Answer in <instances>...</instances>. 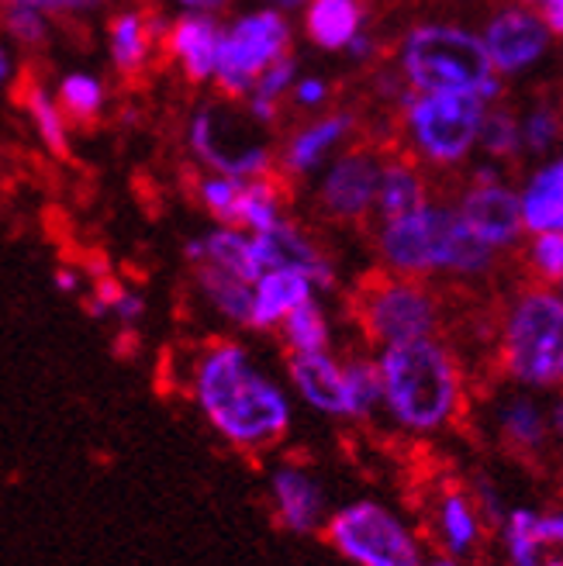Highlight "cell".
<instances>
[{
    "mask_svg": "<svg viewBox=\"0 0 563 566\" xmlns=\"http://www.w3.org/2000/svg\"><path fill=\"white\" fill-rule=\"evenodd\" d=\"M194 398L239 449H267L291 429V398L239 343H218L194 366Z\"/></svg>",
    "mask_w": 563,
    "mask_h": 566,
    "instance_id": "cell-1",
    "label": "cell"
},
{
    "mask_svg": "<svg viewBox=\"0 0 563 566\" xmlns=\"http://www.w3.org/2000/svg\"><path fill=\"white\" fill-rule=\"evenodd\" d=\"M380 405L411 432H436L460 408V366L432 335L380 349Z\"/></svg>",
    "mask_w": 563,
    "mask_h": 566,
    "instance_id": "cell-2",
    "label": "cell"
},
{
    "mask_svg": "<svg viewBox=\"0 0 563 566\" xmlns=\"http://www.w3.org/2000/svg\"><path fill=\"white\" fill-rule=\"evenodd\" d=\"M377 249L390 273L415 280L429 273L481 276L494 266V249L467 229L460 211L429 201L402 218L380 221Z\"/></svg>",
    "mask_w": 563,
    "mask_h": 566,
    "instance_id": "cell-3",
    "label": "cell"
},
{
    "mask_svg": "<svg viewBox=\"0 0 563 566\" xmlns=\"http://www.w3.org/2000/svg\"><path fill=\"white\" fill-rule=\"evenodd\" d=\"M411 91H477L494 76L481 35L460 24H418L398 49Z\"/></svg>",
    "mask_w": 563,
    "mask_h": 566,
    "instance_id": "cell-4",
    "label": "cell"
},
{
    "mask_svg": "<svg viewBox=\"0 0 563 566\" xmlns=\"http://www.w3.org/2000/svg\"><path fill=\"white\" fill-rule=\"evenodd\" d=\"M504 370L525 387L563 377V301L550 287L525 291L504 322Z\"/></svg>",
    "mask_w": 563,
    "mask_h": 566,
    "instance_id": "cell-5",
    "label": "cell"
},
{
    "mask_svg": "<svg viewBox=\"0 0 563 566\" xmlns=\"http://www.w3.org/2000/svg\"><path fill=\"white\" fill-rule=\"evenodd\" d=\"M405 125L411 149L432 166H457L477 146L484 101L473 91H405Z\"/></svg>",
    "mask_w": 563,
    "mask_h": 566,
    "instance_id": "cell-6",
    "label": "cell"
},
{
    "mask_svg": "<svg viewBox=\"0 0 563 566\" xmlns=\"http://www.w3.org/2000/svg\"><path fill=\"white\" fill-rule=\"evenodd\" d=\"M187 138L194 156L225 177H267L273 166V153L257 132V122L232 104L197 107Z\"/></svg>",
    "mask_w": 563,
    "mask_h": 566,
    "instance_id": "cell-7",
    "label": "cell"
},
{
    "mask_svg": "<svg viewBox=\"0 0 563 566\" xmlns=\"http://www.w3.org/2000/svg\"><path fill=\"white\" fill-rule=\"evenodd\" d=\"M291 52V21L277 8L249 11L229 28H221L218 63H215V83L225 97H246L252 80H257L273 60Z\"/></svg>",
    "mask_w": 563,
    "mask_h": 566,
    "instance_id": "cell-8",
    "label": "cell"
},
{
    "mask_svg": "<svg viewBox=\"0 0 563 566\" xmlns=\"http://www.w3.org/2000/svg\"><path fill=\"white\" fill-rule=\"evenodd\" d=\"M359 318L363 328L380 346L426 338L439 328V304L415 276H374L359 291Z\"/></svg>",
    "mask_w": 563,
    "mask_h": 566,
    "instance_id": "cell-9",
    "label": "cell"
},
{
    "mask_svg": "<svg viewBox=\"0 0 563 566\" xmlns=\"http://www.w3.org/2000/svg\"><path fill=\"white\" fill-rule=\"evenodd\" d=\"M329 543L356 566H421L415 535L374 501H356L325 525Z\"/></svg>",
    "mask_w": 563,
    "mask_h": 566,
    "instance_id": "cell-10",
    "label": "cell"
},
{
    "mask_svg": "<svg viewBox=\"0 0 563 566\" xmlns=\"http://www.w3.org/2000/svg\"><path fill=\"white\" fill-rule=\"evenodd\" d=\"M550 42L553 32L546 28V21L540 18V11L529 8H504L491 14L481 35V45L498 76H519L540 66L550 52Z\"/></svg>",
    "mask_w": 563,
    "mask_h": 566,
    "instance_id": "cell-11",
    "label": "cell"
},
{
    "mask_svg": "<svg viewBox=\"0 0 563 566\" xmlns=\"http://www.w3.org/2000/svg\"><path fill=\"white\" fill-rule=\"evenodd\" d=\"M380 159L367 149H353L335 159L319 187V208L335 221H359L374 211Z\"/></svg>",
    "mask_w": 563,
    "mask_h": 566,
    "instance_id": "cell-12",
    "label": "cell"
},
{
    "mask_svg": "<svg viewBox=\"0 0 563 566\" xmlns=\"http://www.w3.org/2000/svg\"><path fill=\"white\" fill-rule=\"evenodd\" d=\"M457 211L467 221V229L484 245H491L494 252L512 249L525 232L522 211H519V190H512L501 180H488V184L473 180Z\"/></svg>",
    "mask_w": 563,
    "mask_h": 566,
    "instance_id": "cell-13",
    "label": "cell"
},
{
    "mask_svg": "<svg viewBox=\"0 0 563 566\" xmlns=\"http://www.w3.org/2000/svg\"><path fill=\"white\" fill-rule=\"evenodd\" d=\"M249 235H252V249H257V260H260L263 270L294 266V270H304L307 276H312L315 291L335 287V266L322 256L319 245L307 239L294 221L280 218V221L270 224V229L249 232Z\"/></svg>",
    "mask_w": 563,
    "mask_h": 566,
    "instance_id": "cell-14",
    "label": "cell"
},
{
    "mask_svg": "<svg viewBox=\"0 0 563 566\" xmlns=\"http://www.w3.org/2000/svg\"><path fill=\"white\" fill-rule=\"evenodd\" d=\"M221 28L225 24L208 11H187L170 24L166 42H170V55L177 60V66L184 70L187 80L205 83V80L215 76Z\"/></svg>",
    "mask_w": 563,
    "mask_h": 566,
    "instance_id": "cell-15",
    "label": "cell"
},
{
    "mask_svg": "<svg viewBox=\"0 0 563 566\" xmlns=\"http://www.w3.org/2000/svg\"><path fill=\"white\" fill-rule=\"evenodd\" d=\"M288 374H291L294 390L315 411L332 415V418H346V374H343V363L329 349L291 353Z\"/></svg>",
    "mask_w": 563,
    "mask_h": 566,
    "instance_id": "cell-16",
    "label": "cell"
},
{
    "mask_svg": "<svg viewBox=\"0 0 563 566\" xmlns=\"http://www.w3.org/2000/svg\"><path fill=\"white\" fill-rule=\"evenodd\" d=\"M315 297V283L304 270L294 266H273L263 270L252 283V318L249 328L270 332L280 325V318L288 315L291 307H298L301 301Z\"/></svg>",
    "mask_w": 563,
    "mask_h": 566,
    "instance_id": "cell-17",
    "label": "cell"
},
{
    "mask_svg": "<svg viewBox=\"0 0 563 566\" xmlns=\"http://www.w3.org/2000/svg\"><path fill=\"white\" fill-rule=\"evenodd\" d=\"M273 501L280 525L307 535L325 522V497L315 476H307L298 467H280L273 473Z\"/></svg>",
    "mask_w": 563,
    "mask_h": 566,
    "instance_id": "cell-18",
    "label": "cell"
},
{
    "mask_svg": "<svg viewBox=\"0 0 563 566\" xmlns=\"http://www.w3.org/2000/svg\"><path fill=\"white\" fill-rule=\"evenodd\" d=\"M356 128V118L350 111H335V115L304 125L284 149V166L298 177H312L315 169H322L329 163V156L343 146L350 138V132Z\"/></svg>",
    "mask_w": 563,
    "mask_h": 566,
    "instance_id": "cell-19",
    "label": "cell"
},
{
    "mask_svg": "<svg viewBox=\"0 0 563 566\" xmlns=\"http://www.w3.org/2000/svg\"><path fill=\"white\" fill-rule=\"evenodd\" d=\"M519 211L525 232H560L563 229V163H543L532 180L519 190Z\"/></svg>",
    "mask_w": 563,
    "mask_h": 566,
    "instance_id": "cell-20",
    "label": "cell"
},
{
    "mask_svg": "<svg viewBox=\"0 0 563 566\" xmlns=\"http://www.w3.org/2000/svg\"><path fill=\"white\" fill-rule=\"evenodd\" d=\"M187 256L190 263H211V266L229 270L246 283H257V276L263 273L257 249H252V235L246 229H229V224L187 242Z\"/></svg>",
    "mask_w": 563,
    "mask_h": 566,
    "instance_id": "cell-21",
    "label": "cell"
},
{
    "mask_svg": "<svg viewBox=\"0 0 563 566\" xmlns=\"http://www.w3.org/2000/svg\"><path fill=\"white\" fill-rule=\"evenodd\" d=\"M363 11L359 0H307L304 11V35L325 52H343L346 42L363 32Z\"/></svg>",
    "mask_w": 563,
    "mask_h": 566,
    "instance_id": "cell-22",
    "label": "cell"
},
{
    "mask_svg": "<svg viewBox=\"0 0 563 566\" xmlns=\"http://www.w3.org/2000/svg\"><path fill=\"white\" fill-rule=\"evenodd\" d=\"M418 205H426V180H421L418 169L405 159L380 163L377 197H374V211L380 214V221L402 218Z\"/></svg>",
    "mask_w": 563,
    "mask_h": 566,
    "instance_id": "cell-23",
    "label": "cell"
},
{
    "mask_svg": "<svg viewBox=\"0 0 563 566\" xmlns=\"http://www.w3.org/2000/svg\"><path fill=\"white\" fill-rule=\"evenodd\" d=\"M197 266V287H201L205 301L218 311L221 318L249 328L252 318V283L239 280L236 273L211 266V263H194Z\"/></svg>",
    "mask_w": 563,
    "mask_h": 566,
    "instance_id": "cell-24",
    "label": "cell"
},
{
    "mask_svg": "<svg viewBox=\"0 0 563 566\" xmlns=\"http://www.w3.org/2000/svg\"><path fill=\"white\" fill-rule=\"evenodd\" d=\"M111 60L118 73L138 76L153 60V35L143 11H122L111 18Z\"/></svg>",
    "mask_w": 563,
    "mask_h": 566,
    "instance_id": "cell-25",
    "label": "cell"
},
{
    "mask_svg": "<svg viewBox=\"0 0 563 566\" xmlns=\"http://www.w3.org/2000/svg\"><path fill=\"white\" fill-rule=\"evenodd\" d=\"M294 80H298V60L291 52L280 55V60H273L257 80H252V87L246 94V101H249L246 115L257 125H270L280 115V97L294 87Z\"/></svg>",
    "mask_w": 563,
    "mask_h": 566,
    "instance_id": "cell-26",
    "label": "cell"
},
{
    "mask_svg": "<svg viewBox=\"0 0 563 566\" xmlns=\"http://www.w3.org/2000/svg\"><path fill=\"white\" fill-rule=\"evenodd\" d=\"M249 197V177H225L211 174L197 184V201L205 205V211L229 229H242V208Z\"/></svg>",
    "mask_w": 563,
    "mask_h": 566,
    "instance_id": "cell-27",
    "label": "cell"
},
{
    "mask_svg": "<svg viewBox=\"0 0 563 566\" xmlns=\"http://www.w3.org/2000/svg\"><path fill=\"white\" fill-rule=\"evenodd\" d=\"M439 535L442 546L453 556H470L477 539H481V518L477 507L463 494H446L439 504Z\"/></svg>",
    "mask_w": 563,
    "mask_h": 566,
    "instance_id": "cell-28",
    "label": "cell"
},
{
    "mask_svg": "<svg viewBox=\"0 0 563 566\" xmlns=\"http://www.w3.org/2000/svg\"><path fill=\"white\" fill-rule=\"evenodd\" d=\"M280 332H284V343L291 346V353H319V349H329L332 343L329 318L315 297L291 307L288 315L280 318Z\"/></svg>",
    "mask_w": 563,
    "mask_h": 566,
    "instance_id": "cell-29",
    "label": "cell"
},
{
    "mask_svg": "<svg viewBox=\"0 0 563 566\" xmlns=\"http://www.w3.org/2000/svg\"><path fill=\"white\" fill-rule=\"evenodd\" d=\"M498 421H501L504 439H509V442H512L515 449H522V452H536V449H543V442H546V436H550L546 415L540 411L536 401H529V398H512L509 405L501 408Z\"/></svg>",
    "mask_w": 563,
    "mask_h": 566,
    "instance_id": "cell-30",
    "label": "cell"
},
{
    "mask_svg": "<svg viewBox=\"0 0 563 566\" xmlns=\"http://www.w3.org/2000/svg\"><path fill=\"white\" fill-rule=\"evenodd\" d=\"M477 146H481L491 159H512L522 153V125L509 107L488 104L481 125H477Z\"/></svg>",
    "mask_w": 563,
    "mask_h": 566,
    "instance_id": "cell-31",
    "label": "cell"
},
{
    "mask_svg": "<svg viewBox=\"0 0 563 566\" xmlns=\"http://www.w3.org/2000/svg\"><path fill=\"white\" fill-rule=\"evenodd\" d=\"M55 104L63 107L66 122H94L104 111V83L94 73H66L60 80V97Z\"/></svg>",
    "mask_w": 563,
    "mask_h": 566,
    "instance_id": "cell-32",
    "label": "cell"
},
{
    "mask_svg": "<svg viewBox=\"0 0 563 566\" xmlns=\"http://www.w3.org/2000/svg\"><path fill=\"white\" fill-rule=\"evenodd\" d=\"M346 374V418H367L380 408V370L377 359H353Z\"/></svg>",
    "mask_w": 563,
    "mask_h": 566,
    "instance_id": "cell-33",
    "label": "cell"
},
{
    "mask_svg": "<svg viewBox=\"0 0 563 566\" xmlns=\"http://www.w3.org/2000/svg\"><path fill=\"white\" fill-rule=\"evenodd\" d=\"M28 104V115H32L35 128H39V138L45 142V146L52 153H66L70 149V128H66V115H63V107L55 104V97L42 87H32L24 97Z\"/></svg>",
    "mask_w": 563,
    "mask_h": 566,
    "instance_id": "cell-34",
    "label": "cell"
},
{
    "mask_svg": "<svg viewBox=\"0 0 563 566\" xmlns=\"http://www.w3.org/2000/svg\"><path fill=\"white\" fill-rule=\"evenodd\" d=\"M504 543H509V556L515 566H543V543L536 539V512L529 507H515L504 525Z\"/></svg>",
    "mask_w": 563,
    "mask_h": 566,
    "instance_id": "cell-35",
    "label": "cell"
},
{
    "mask_svg": "<svg viewBox=\"0 0 563 566\" xmlns=\"http://www.w3.org/2000/svg\"><path fill=\"white\" fill-rule=\"evenodd\" d=\"M0 21H4L8 35L21 45H42L49 39V21H45V11L39 8H28V4H4V14H0Z\"/></svg>",
    "mask_w": 563,
    "mask_h": 566,
    "instance_id": "cell-36",
    "label": "cell"
},
{
    "mask_svg": "<svg viewBox=\"0 0 563 566\" xmlns=\"http://www.w3.org/2000/svg\"><path fill=\"white\" fill-rule=\"evenodd\" d=\"M556 138H560V115H556V107H550V104L532 107L529 115H525V122H522V149L546 153Z\"/></svg>",
    "mask_w": 563,
    "mask_h": 566,
    "instance_id": "cell-37",
    "label": "cell"
},
{
    "mask_svg": "<svg viewBox=\"0 0 563 566\" xmlns=\"http://www.w3.org/2000/svg\"><path fill=\"white\" fill-rule=\"evenodd\" d=\"M529 263L546 283H556L563 276V235L560 232H532Z\"/></svg>",
    "mask_w": 563,
    "mask_h": 566,
    "instance_id": "cell-38",
    "label": "cell"
},
{
    "mask_svg": "<svg viewBox=\"0 0 563 566\" xmlns=\"http://www.w3.org/2000/svg\"><path fill=\"white\" fill-rule=\"evenodd\" d=\"M294 104L298 107H322L329 101V83L322 76H304V80H294Z\"/></svg>",
    "mask_w": 563,
    "mask_h": 566,
    "instance_id": "cell-39",
    "label": "cell"
},
{
    "mask_svg": "<svg viewBox=\"0 0 563 566\" xmlns=\"http://www.w3.org/2000/svg\"><path fill=\"white\" fill-rule=\"evenodd\" d=\"M111 315L122 318L125 325H132V322H138V318L146 315V301L138 297V294H132V291H122V294H118V301L111 304Z\"/></svg>",
    "mask_w": 563,
    "mask_h": 566,
    "instance_id": "cell-40",
    "label": "cell"
},
{
    "mask_svg": "<svg viewBox=\"0 0 563 566\" xmlns=\"http://www.w3.org/2000/svg\"><path fill=\"white\" fill-rule=\"evenodd\" d=\"M522 4L540 8V18L546 21V28L553 35L563 32V0H522Z\"/></svg>",
    "mask_w": 563,
    "mask_h": 566,
    "instance_id": "cell-41",
    "label": "cell"
},
{
    "mask_svg": "<svg viewBox=\"0 0 563 566\" xmlns=\"http://www.w3.org/2000/svg\"><path fill=\"white\" fill-rule=\"evenodd\" d=\"M536 539L543 546H553L563 539V518L560 515H536Z\"/></svg>",
    "mask_w": 563,
    "mask_h": 566,
    "instance_id": "cell-42",
    "label": "cell"
},
{
    "mask_svg": "<svg viewBox=\"0 0 563 566\" xmlns=\"http://www.w3.org/2000/svg\"><path fill=\"white\" fill-rule=\"evenodd\" d=\"M107 0H52V14H87V11H97L104 8Z\"/></svg>",
    "mask_w": 563,
    "mask_h": 566,
    "instance_id": "cell-43",
    "label": "cell"
},
{
    "mask_svg": "<svg viewBox=\"0 0 563 566\" xmlns=\"http://www.w3.org/2000/svg\"><path fill=\"white\" fill-rule=\"evenodd\" d=\"M374 49H377V42L371 39V32H356L350 42H346V49L343 52H350L353 55V60H371V55H374Z\"/></svg>",
    "mask_w": 563,
    "mask_h": 566,
    "instance_id": "cell-44",
    "label": "cell"
},
{
    "mask_svg": "<svg viewBox=\"0 0 563 566\" xmlns=\"http://www.w3.org/2000/svg\"><path fill=\"white\" fill-rule=\"evenodd\" d=\"M481 504H484L488 518H501V501H498V494H494V488L488 484V480H481Z\"/></svg>",
    "mask_w": 563,
    "mask_h": 566,
    "instance_id": "cell-45",
    "label": "cell"
},
{
    "mask_svg": "<svg viewBox=\"0 0 563 566\" xmlns=\"http://www.w3.org/2000/svg\"><path fill=\"white\" fill-rule=\"evenodd\" d=\"M177 4H180L184 11H208V14H215V11H221L225 4H232V0H177Z\"/></svg>",
    "mask_w": 563,
    "mask_h": 566,
    "instance_id": "cell-46",
    "label": "cell"
},
{
    "mask_svg": "<svg viewBox=\"0 0 563 566\" xmlns=\"http://www.w3.org/2000/svg\"><path fill=\"white\" fill-rule=\"evenodd\" d=\"M55 287L66 291V294H73V291L80 287V276H76L73 270H60V273H55Z\"/></svg>",
    "mask_w": 563,
    "mask_h": 566,
    "instance_id": "cell-47",
    "label": "cell"
},
{
    "mask_svg": "<svg viewBox=\"0 0 563 566\" xmlns=\"http://www.w3.org/2000/svg\"><path fill=\"white\" fill-rule=\"evenodd\" d=\"M8 80H11V55L0 45V87H8Z\"/></svg>",
    "mask_w": 563,
    "mask_h": 566,
    "instance_id": "cell-48",
    "label": "cell"
},
{
    "mask_svg": "<svg viewBox=\"0 0 563 566\" xmlns=\"http://www.w3.org/2000/svg\"><path fill=\"white\" fill-rule=\"evenodd\" d=\"M0 4H28V8H39V11L52 14V0H0Z\"/></svg>",
    "mask_w": 563,
    "mask_h": 566,
    "instance_id": "cell-49",
    "label": "cell"
},
{
    "mask_svg": "<svg viewBox=\"0 0 563 566\" xmlns=\"http://www.w3.org/2000/svg\"><path fill=\"white\" fill-rule=\"evenodd\" d=\"M270 8H277V11H294V8H304L307 0H267Z\"/></svg>",
    "mask_w": 563,
    "mask_h": 566,
    "instance_id": "cell-50",
    "label": "cell"
},
{
    "mask_svg": "<svg viewBox=\"0 0 563 566\" xmlns=\"http://www.w3.org/2000/svg\"><path fill=\"white\" fill-rule=\"evenodd\" d=\"M429 566H457L453 559H436V563H429Z\"/></svg>",
    "mask_w": 563,
    "mask_h": 566,
    "instance_id": "cell-51",
    "label": "cell"
},
{
    "mask_svg": "<svg viewBox=\"0 0 563 566\" xmlns=\"http://www.w3.org/2000/svg\"><path fill=\"white\" fill-rule=\"evenodd\" d=\"M543 566H560V559H543Z\"/></svg>",
    "mask_w": 563,
    "mask_h": 566,
    "instance_id": "cell-52",
    "label": "cell"
}]
</instances>
